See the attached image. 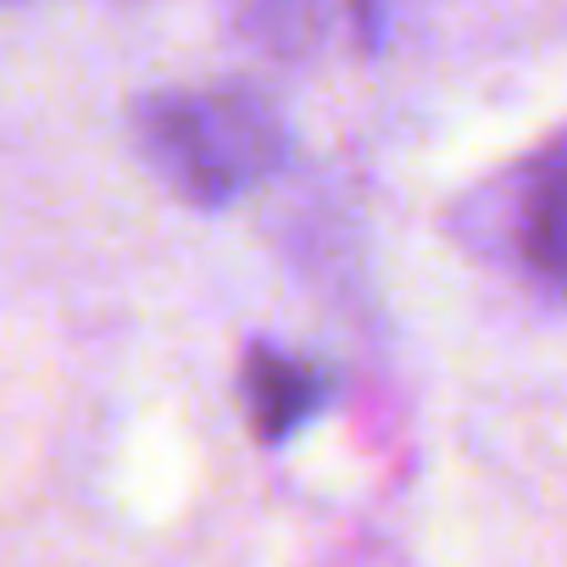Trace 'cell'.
I'll return each instance as SVG.
<instances>
[{
  "mask_svg": "<svg viewBox=\"0 0 567 567\" xmlns=\"http://www.w3.org/2000/svg\"><path fill=\"white\" fill-rule=\"evenodd\" d=\"M134 128L156 178L189 206H228L284 162L278 112L250 90L151 95Z\"/></svg>",
  "mask_w": 567,
  "mask_h": 567,
  "instance_id": "cell-1",
  "label": "cell"
},
{
  "mask_svg": "<svg viewBox=\"0 0 567 567\" xmlns=\"http://www.w3.org/2000/svg\"><path fill=\"white\" fill-rule=\"evenodd\" d=\"M523 261L545 278V284H561V267H567V173H561V156L550 151L528 189H523Z\"/></svg>",
  "mask_w": 567,
  "mask_h": 567,
  "instance_id": "cell-2",
  "label": "cell"
},
{
  "mask_svg": "<svg viewBox=\"0 0 567 567\" xmlns=\"http://www.w3.org/2000/svg\"><path fill=\"white\" fill-rule=\"evenodd\" d=\"M245 406L261 440H284L307 412H312V379L278 351H250L245 357Z\"/></svg>",
  "mask_w": 567,
  "mask_h": 567,
  "instance_id": "cell-3",
  "label": "cell"
},
{
  "mask_svg": "<svg viewBox=\"0 0 567 567\" xmlns=\"http://www.w3.org/2000/svg\"><path fill=\"white\" fill-rule=\"evenodd\" d=\"M234 29L278 56H301L323 34V0H228Z\"/></svg>",
  "mask_w": 567,
  "mask_h": 567,
  "instance_id": "cell-4",
  "label": "cell"
}]
</instances>
